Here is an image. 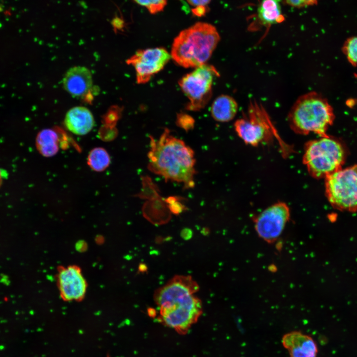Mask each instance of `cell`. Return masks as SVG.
I'll list each match as a JSON object with an SVG mask.
<instances>
[{
  "label": "cell",
  "mask_w": 357,
  "mask_h": 357,
  "mask_svg": "<svg viewBox=\"0 0 357 357\" xmlns=\"http://www.w3.org/2000/svg\"><path fill=\"white\" fill-rule=\"evenodd\" d=\"M197 283L189 276L177 275L154 293L158 320L181 335L187 333L202 313V304L195 294Z\"/></svg>",
  "instance_id": "1"
},
{
  "label": "cell",
  "mask_w": 357,
  "mask_h": 357,
  "mask_svg": "<svg viewBox=\"0 0 357 357\" xmlns=\"http://www.w3.org/2000/svg\"><path fill=\"white\" fill-rule=\"evenodd\" d=\"M148 169L169 180L182 183L186 189L194 186L195 159L193 150L165 128L157 140L150 136Z\"/></svg>",
  "instance_id": "2"
},
{
  "label": "cell",
  "mask_w": 357,
  "mask_h": 357,
  "mask_svg": "<svg viewBox=\"0 0 357 357\" xmlns=\"http://www.w3.org/2000/svg\"><path fill=\"white\" fill-rule=\"evenodd\" d=\"M220 36L213 25L198 22L179 33L173 42L171 59L184 68H196L207 63Z\"/></svg>",
  "instance_id": "3"
},
{
  "label": "cell",
  "mask_w": 357,
  "mask_h": 357,
  "mask_svg": "<svg viewBox=\"0 0 357 357\" xmlns=\"http://www.w3.org/2000/svg\"><path fill=\"white\" fill-rule=\"evenodd\" d=\"M335 115L327 99L315 92L298 98L288 115L291 128L296 133H314L320 137L327 136V131L333 123Z\"/></svg>",
  "instance_id": "4"
},
{
  "label": "cell",
  "mask_w": 357,
  "mask_h": 357,
  "mask_svg": "<svg viewBox=\"0 0 357 357\" xmlns=\"http://www.w3.org/2000/svg\"><path fill=\"white\" fill-rule=\"evenodd\" d=\"M346 155L340 142L329 135L321 136L305 144L303 163L312 177L325 178L342 169Z\"/></svg>",
  "instance_id": "5"
},
{
  "label": "cell",
  "mask_w": 357,
  "mask_h": 357,
  "mask_svg": "<svg viewBox=\"0 0 357 357\" xmlns=\"http://www.w3.org/2000/svg\"><path fill=\"white\" fill-rule=\"evenodd\" d=\"M325 190L331 205L338 210L357 211V165L341 169L325 178Z\"/></svg>",
  "instance_id": "6"
},
{
  "label": "cell",
  "mask_w": 357,
  "mask_h": 357,
  "mask_svg": "<svg viewBox=\"0 0 357 357\" xmlns=\"http://www.w3.org/2000/svg\"><path fill=\"white\" fill-rule=\"evenodd\" d=\"M219 75L213 65L205 63L179 79L178 85L188 100L187 110L198 111L206 106L212 95L214 80Z\"/></svg>",
  "instance_id": "7"
},
{
  "label": "cell",
  "mask_w": 357,
  "mask_h": 357,
  "mask_svg": "<svg viewBox=\"0 0 357 357\" xmlns=\"http://www.w3.org/2000/svg\"><path fill=\"white\" fill-rule=\"evenodd\" d=\"M238 135L246 144L257 146L277 135L269 115L262 106L251 101L246 114L234 124Z\"/></svg>",
  "instance_id": "8"
},
{
  "label": "cell",
  "mask_w": 357,
  "mask_h": 357,
  "mask_svg": "<svg viewBox=\"0 0 357 357\" xmlns=\"http://www.w3.org/2000/svg\"><path fill=\"white\" fill-rule=\"evenodd\" d=\"M290 217L289 206L284 202L276 203L264 210L255 218V231L264 240L273 242L282 233Z\"/></svg>",
  "instance_id": "9"
},
{
  "label": "cell",
  "mask_w": 357,
  "mask_h": 357,
  "mask_svg": "<svg viewBox=\"0 0 357 357\" xmlns=\"http://www.w3.org/2000/svg\"><path fill=\"white\" fill-rule=\"evenodd\" d=\"M171 59L170 53L165 48L156 47L138 51L127 62L134 67L137 83L145 84L162 70Z\"/></svg>",
  "instance_id": "10"
},
{
  "label": "cell",
  "mask_w": 357,
  "mask_h": 357,
  "mask_svg": "<svg viewBox=\"0 0 357 357\" xmlns=\"http://www.w3.org/2000/svg\"><path fill=\"white\" fill-rule=\"evenodd\" d=\"M60 297L64 301H80L86 293L87 283L76 265L60 266L57 275Z\"/></svg>",
  "instance_id": "11"
},
{
  "label": "cell",
  "mask_w": 357,
  "mask_h": 357,
  "mask_svg": "<svg viewBox=\"0 0 357 357\" xmlns=\"http://www.w3.org/2000/svg\"><path fill=\"white\" fill-rule=\"evenodd\" d=\"M64 89L75 97L85 96L91 90L93 80L91 71L83 66H75L70 68L62 79Z\"/></svg>",
  "instance_id": "12"
},
{
  "label": "cell",
  "mask_w": 357,
  "mask_h": 357,
  "mask_svg": "<svg viewBox=\"0 0 357 357\" xmlns=\"http://www.w3.org/2000/svg\"><path fill=\"white\" fill-rule=\"evenodd\" d=\"M283 346L290 357H316L317 347L313 339L298 331L286 334L282 338Z\"/></svg>",
  "instance_id": "13"
},
{
  "label": "cell",
  "mask_w": 357,
  "mask_h": 357,
  "mask_svg": "<svg viewBox=\"0 0 357 357\" xmlns=\"http://www.w3.org/2000/svg\"><path fill=\"white\" fill-rule=\"evenodd\" d=\"M64 124L67 129L76 135H83L88 133L95 124L92 113L87 108L76 106L66 113Z\"/></svg>",
  "instance_id": "14"
},
{
  "label": "cell",
  "mask_w": 357,
  "mask_h": 357,
  "mask_svg": "<svg viewBox=\"0 0 357 357\" xmlns=\"http://www.w3.org/2000/svg\"><path fill=\"white\" fill-rule=\"evenodd\" d=\"M238 110V103L233 97L228 95H221L213 102L210 112L215 120L225 122L235 118Z\"/></svg>",
  "instance_id": "15"
},
{
  "label": "cell",
  "mask_w": 357,
  "mask_h": 357,
  "mask_svg": "<svg viewBox=\"0 0 357 357\" xmlns=\"http://www.w3.org/2000/svg\"><path fill=\"white\" fill-rule=\"evenodd\" d=\"M257 17L262 25L268 27L284 21L280 0H262L258 7Z\"/></svg>",
  "instance_id": "16"
},
{
  "label": "cell",
  "mask_w": 357,
  "mask_h": 357,
  "mask_svg": "<svg viewBox=\"0 0 357 357\" xmlns=\"http://www.w3.org/2000/svg\"><path fill=\"white\" fill-rule=\"evenodd\" d=\"M58 134L51 129L40 131L36 138V146L40 153L47 157H52L59 151Z\"/></svg>",
  "instance_id": "17"
},
{
  "label": "cell",
  "mask_w": 357,
  "mask_h": 357,
  "mask_svg": "<svg viewBox=\"0 0 357 357\" xmlns=\"http://www.w3.org/2000/svg\"><path fill=\"white\" fill-rule=\"evenodd\" d=\"M88 164L90 168L97 172L105 170L110 165V157L103 148L97 147L92 149L88 157Z\"/></svg>",
  "instance_id": "18"
},
{
  "label": "cell",
  "mask_w": 357,
  "mask_h": 357,
  "mask_svg": "<svg viewBox=\"0 0 357 357\" xmlns=\"http://www.w3.org/2000/svg\"><path fill=\"white\" fill-rule=\"evenodd\" d=\"M343 51L349 62L357 65V36L348 39L345 43Z\"/></svg>",
  "instance_id": "19"
},
{
  "label": "cell",
  "mask_w": 357,
  "mask_h": 357,
  "mask_svg": "<svg viewBox=\"0 0 357 357\" xmlns=\"http://www.w3.org/2000/svg\"><path fill=\"white\" fill-rule=\"evenodd\" d=\"M137 4L145 7L151 14H156L163 10L167 0H133Z\"/></svg>",
  "instance_id": "20"
},
{
  "label": "cell",
  "mask_w": 357,
  "mask_h": 357,
  "mask_svg": "<svg viewBox=\"0 0 357 357\" xmlns=\"http://www.w3.org/2000/svg\"><path fill=\"white\" fill-rule=\"evenodd\" d=\"M194 122V119L186 113H181L177 115L176 124L185 131H187L193 129Z\"/></svg>",
  "instance_id": "21"
},
{
  "label": "cell",
  "mask_w": 357,
  "mask_h": 357,
  "mask_svg": "<svg viewBox=\"0 0 357 357\" xmlns=\"http://www.w3.org/2000/svg\"><path fill=\"white\" fill-rule=\"evenodd\" d=\"M169 204V207L170 210L175 214H178L181 213L184 208V206L179 201H177L175 197H170L166 200Z\"/></svg>",
  "instance_id": "22"
},
{
  "label": "cell",
  "mask_w": 357,
  "mask_h": 357,
  "mask_svg": "<svg viewBox=\"0 0 357 357\" xmlns=\"http://www.w3.org/2000/svg\"><path fill=\"white\" fill-rule=\"evenodd\" d=\"M287 4L291 6L300 8L314 5L318 3V0H285Z\"/></svg>",
  "instance_id": "23"
},
{
  "label": "cell",
  "mask_w": 357,
  "mask_h": 357,
  "mask_svg": "<svg viewBox=\"0 0 357 357\" xmlns=\"http://www.w3.org/2000/svg\"><path fill=\"white\" fill-rule=\"evenodd\" d=\"M192 6L196 7L199 6L205 7L208 4L211 0H186Z\"/></svg>",
  "instance_id": "24"
},
{
  "label": "cell",
  "mask_w": 357,
  "mask_h": 357,
  "mask_svg": "<svg viewBox=\"0 0 357 357\" xmlns=\"http://www.w3.org/2000/svg\"><path fill=\"white\" fill-rule=\"evenodd\" d=\"M205 7L204 6L196 7L192 10L193 13L197 16H201L203 15L205 13Z\"/></svg>",
  "instance_id": "25"
},
{
  "label": "cell",
  "mask_w": 357,
  "mask_h": 357,
  "mask_svg": "<svg viewBox=\"0 0 357 357\" xmlns=\"http://www.w3.org/2000/svg\"><path fill=\"white\" fill-rule=\"evenodd\" d=\"M76 247L79 251H83L86 248V245L85 242H79L76 244Z\"/></svg>",
  "instance_id": "26"
}]
</instances>
